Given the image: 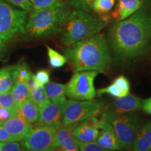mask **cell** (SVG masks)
<instances>
[{
    "label": "cell",
    "mask_w": 151,
    "mask_h": 151,
    "mask_svg": "<svg viewBox=\"0 0 151 151\" xmlns=\"http://www.w3.org/2000/svg\"><path fill=\"white\" fill-rule=\"evenodd\" d=\"M99 129L101 132H99L96 141L99 146L110 150H120L123 148L111 124L102 118H101Z\"/></svg>",
    "instance_id": "8fae6325"
},
{
    "label": "cell",
    "mask_w": 151,
    "mask_h": 151,
    "mask_svg": "<svg viewBox=\"0 0 151 151\" xmlns=\"http://www.w3.org/2000/svg\"><path fill=\"white\" fill-rule=\"evenodd\" d=\"M70 14V7L63 0L48 8L32 11L26 22L25 34L30 38L55 35L62 31Z\"/></svg>",
    "instance_id": "3957f363"
},
{
    "label": "cell",
    "mask_w": 151,
    "mask_h": 151,
    "mask_svg": "<svg viewBox=\"0 0 151 151\" xmlns=\"http://www.w3.org/2000/svg\"><path fill=\"white\" fill-rule=\"evenodd\" d=\"M34 78L39 86H44L50 82V73L46 69H40L34 74Z\"/></svg>",
    "instance_id": "f546056e"
},
{
    "label": "cell",
    "mask_w": 151,
    "mask_h": 151,
    "mask_svg": "<svg viewBox=\"0 0 151 151\" xmlns=\"http://www.w3.org/2000/svg\"><path fill=\"white\" fill-rule=\"evenodd\" d=\"M65 106L50 102L39 108V118L38 122L48 126L57 127L62 123Z\"/></svg>",
    "instance_id": "5bb4252c"
},
{
    "label": "cell",
    "mask_w": 151,
    "mask_h": 151,
    "mask_svg": "<svg viewBox=\"0 0 151 151\" xmlns=\"http://www.w3.org/2000/svg\"><path fill=\"white\" fill-rule=\"evenodd\" d=\"M102 109V103L93 100L69 99L63 111L62 123L76 124L91 117L97 116Z\"/></svg>",
    "instance_id": "9c48e42d"
},
{
    "label": "cell",
    "mask_w": 151,
    "mask_h": 151,
    "mask_svg": "<svg viewBox=\"0 0 151 151\" xmlns=\"http://www.w3.org/2000/svg\"><path fill=\"white\" fill-rule=\"evenodd\" d=\"M115 3L116 0H94L90 6L91 12L93 11L101 16H105L112 10Z\"/></svg>",
    "instance_id": "7402d4cb"
},
{
    "label": "cell",
    "mask_w": 151,
    "mask_h": 151,
    "mask_svg": "<svg viewBox=\"0 0 151 151\" xmlns=\"http://www.w3.org/2000/svg\"><path fill=\"white\" fill-rule=\"evenodd\" d=\"M76 124H60L56 127V141L60 151H80L78 143L73 136Z\"/></svg>",
    "instance_id": "4fadbf2b"
},
{
    "label": "cell",
    "mask_w": 151,
    "mask_h": 151,
    "mask_svg": "<svg viewBox=\"0 0 151 151\" xmlns=\"http://www.w3.org/2000/svg\"><path fill=\"white\" fill-rule=\"evenodd\" d=\"M16 81L27 83L28 79L31 76L32 73L30 71L29 67L26 62H21L16 65Z\"/></svg>",
    "instance_id": "d4e9b609"
},
{
    "label": "cell",
    "mask_w": 151,
    "mask_h": 151,
    "mask_svg": "<svg viewBox=\"0 0 151 151\" xmlns=\"http://www.w3.org/2000/svg\"><path fill=\"white\" fill-rule=\"evenodd\" d=\"M78 143L79 149L80 151H120V150H106L101 148V146H99L97 143L95 142H92V143Z\"/></svg>",
    "instance_id": "d6a6232c"
},
{
    "label": "cell",
    "mask_w": 151,
    "mask_h": 151,
    "mask_svg": "<svg viewBox=\"0 0 151 151\" xmlns=\"http://www.w3.org/2000/svg\"><path fill=\"white\" fill-rule=\"evenodd\" d=\"M151 39L150 17L139 9L129 18L116 22L109 32V43L113 53L122 60L142 55Z\"/></svg>",
    "instance_id": "6da1fadb"
},
{
    "label": "cell",
    "mask_w": 151,
    "mask_h": 151,
    "mask_svg": "<svg viewBox=\"0 0 151 151\" xmlns=\"http://www.w3.org/2000/svg\"><path fill=\"white\" fill-rule=\"evenodd\" d=\"M20 145L24 148L37 151H54L58 148L56 127L37 122L34 123Z\"/></svg>",
    "instance_id": "52a82bcc"
},
{
    "label": "cell",
    "mask_w": 151,
    "mask_h": 151,
    "mask_svg": "<svg viewBox=\"0 0 151 151\" xmlns=\"http://www.w3.org/2000/svg\"><path fill=\"white\" fill-rule=\"evenodd\" d=\"M32 124H30L18 111L8 120L1 123V126L12 136L15 141H20L27 135Z\"/></svg>",
    "instance_id": "7c38bea8"
},
{
    "label": "cell",
    "mask_w": 151,
    "mask_h": 151,
    "mask_svg": "<svg viewBox=\"0 0 151 151\" xmlns=\"http://www.w3.org/2000/svg\"><path fill=\"white\" fill-rule=\"evenodd\" d=\"M43 87L51 102L59 105H65L67 101L66 98V85L55 82H48Z\"/></svg>",
    "instance_id": "e0dca14e"
},
{
    "label": "cell",
    "mask_w": 151,
    "mask_h": 151,
    "mask_svg": "<svg viewBox=\"0 0 151 151\" xmlns=\"http://www.w3.org/2000/svg\"><path fill=\"white\" fill-rule=\"evenodd\" d=\"M109 20L91 12L82 10L73 11L62 29L61 41L70 46L78 41L93 37L106 27Z\"/></svg>",
    "instance_id": "277c9868"
},
{
    "label": "cell",
    "mask_w": 151,
    "mask_h": 151,
    "mask_svg": "<svg viewBox=\"0 0 151 151\" xmlns=\"http://www.w3.org/2000/svg\"><path fill=\"white\" fill-rule=\"evenodd\" d=\"M20 144L18 141L0 142V151H20Z\"/></svg>",
    "instance_id": "836d02e7"
},
{
    "label": "cell",
    "mask_w": 151,
    "mask_h": 151,
    "mask_svg": "<svg viewBox=\"0 0 151 151\" xmlns=\"http://www.w3.org/2000/svg\"><path fill=\"white\" fill-rule=\"evenodd\" d=\"M143 3V0H118L116 9L111 13V18L118 21L124 20L139 10Z\"/></svg>",
    "instance_id": "2e32d148"
},
{
    "label": "cell",
    "mask_w": 151,
    "mask_h": 151,
    "mask_svg": "<svg viewBox=\"0 0 151 151\" xmlns=\"http://www.w3.org/2000/svg\"><path fill=\"white\" fill-rule=\"evenodd\" d=\"M113 83H114L121 92L122 97L127 95L130 92V83L128 79L124 76H120L114 79Z\"/></svg>",
    "instance_id": "83f0119b"
},
{
    "label": "cell",
    "mask_w": 151,
    "mask_h": 151,
    "mask_svg": "<svg viewBox=\"0 0 151 151\" xmlns=\"http://www.w3.org/2000/svg\"><path fill=\"white\" fill-rule=\"evenodd\" d=\"M141 98L134 94H129L124 97L116 98L111 103L107 111L116 113H133L140 110L142 107Z\"/></svg>",
    "instance_id": "9a60e30c"
},
{
    "label": "cell",
    "mask_w": 151,
    "mask_h": 151,
    "mask_svg": "<svg viewBox=\"0 0 151 151\" xmlns=\"http://www.w3.org/2000/svg\"><path fill=\"white\" fill-rule=\"evenodd\" d=\"M54 151H60V150H59V148H57V149H55V150Z\"/></svg>",
    "instance_id": "f35d334b"
},
{
    "label": "cell",
    "mask_w": 151,
    "mask_h": 151,
    "mask_svg": "<svg viewBox=\"0 0 151 151\" xmlns=\"http://www.w3.org/2000/svg\"><path fill=\"white\" fill-rule=\"evenodd\" d=\"M20 151H37V150H31V149H27V148H21Z\"/></svg>",
    "instance_id": "74e56055"
},
{
    "label": "cell",
    "mask_w": 151,
    "mask_h": 151,
    "mask_svg": "<svg viewBox=\"0 0 151 151\" xmlns=\"http://www.w3.org/2000/svg\"><path fill=\"white\" fill-rule=\"evenodd\" d=\"M148 151H151V149H150V150H149Z\"/></svg>",
    "instance_id": "60d3db41"
},
{
    "label": "cell",
    "mask_w": 151,
    "mask_h": 151,
    "mask_svg": "<svg viewBox=\"0 0 151 151\" xmlns=\"http://www.w3.org/2000/svg\"><path fill=\"white\" fill-rule=\"evenodd\" d=\"M30 94L32 99L37 104L39 108H41L50 102L43 86H38L37 88L30 91Z\"/></svg>",
    "instance_id": "cb8c5ba5"
},
{
    "label": "cell",
    "mask_w": 151,
    "mask_h": 151,
    "mask_svg": "<svg viewBox=\"0 0 151 151\" xmlns=\"http://www.w3.org/2000/svg\"><path fill=\"white\" fill-rule=\"evenodd\" d=\"M64 53L75 72L78 71L104 72L111 63L108 43L104 36L101 34H97L67 46Z\"/></svg>",
    "instance_id": "7a4b0ae2"
},
{
    "label": "cell",
    "mask_w": 151,
    "mask_h": 151,
    "mask_svg": "<svg viewBox=\"0 0 151 151\" xmlns=\"http://www.w3.org/2000/svg\"><path fill=\"white\" fill-rule=\"evenodd\" d=\"M101 118L91 117L76 124L73 127L72 134L77 142H95L99 136Z\"/></svg>",
    "instance_id": "30bf717a"
},
{
    "label": "cell",
    "mask_w": 151,
    "mask_h": 151,
    "mask_svg": "<svg viewBox=\"0 0 151 151\" xmlns=\"http://www.w3.org/2000/svg\"><path fill=\"white\" fill-rule=\"evenodd\" d=\"M17 111L18 110H16V109L0 107V123H2L8 120L9 118L16 114Z\"/></svg>",
    "instance_id": "e575fe53"
},
{
    "label": "cell",
    "mask_w": 151,
    "mask_h": 151,
    "mask_svg": "<svg viewBox=\"0 0 151 151\" xmlns=\"http://www.w3.org/2000/svg\"><path fill=\"white\" fill-rule=\"evenodd\" d=\"M149 17H150V22H151V14H150V16H149Z\"/></svg>",
    "instance_id": "ab89813d"
},
{
    "label": "cell",
    "mask_w": 151,
    "mask_h": 151,
    "mask_svg": "<svg viewBox=\"0 0 151 151\" xmlns=\"http://www.w3.org/2000/svg\"><path fill=\"white\" fill-rule=\"evenodd\" d=\"M47 52H48L49 65L53 69H59L63 67L67 62V58L60 52L56 51L50 46H46Z\"/></svg>",
    "instance_id": "603a6c76"
},
{
    "label": "cell",
    "mask_w": 151,
    "mask_h": 151,
    "mask_svg": "<svg viewBox=\"0 0 151 151\" xmlns=\"http://www.w3.org/2000/svg\"><path fill=\"white\" fill-rule=\"evenodd\" d=\"M132 148L134 151H148L151 149V125L150 123L146 124L139 129Z\"/></svg>",
    "instance_id": "ac0fdd59"
},
{
    "label": "cell",
    "mask_w": 151,
    "mask_h": 151,
    "mask_svg": "<svg viewBox=\"0 0 151 151\" xmlns=\"http://www.w3.org/2000/svg\"><path fill=\"white\" fill-rule=\"evenodd\" d=\"M10 4L18 7L19 9L27 11V13L32 11V4L31 0H4Z\"/></svg>",
    "instance_id": "1f68e13d"
},
{
    "label": "cell",
    "mask_w": 151,
    "mask_h": 151,
    "mask_svg": "<svg viewBox=\"0 0 151 151\" xmlns=\"http://www.w3.org/2000/svg\"><path fill=\"white\" fill-rule=\"evenodd\" d=\"M0 125H1V123H0Z\"/></svg>",
    "instance_id": "7bdbcfd3"
},
{
    "label": "cell",
    "mask_w": 151,
    "mask_h": 151,
    "mask_svg": "<svg viewBox=\"0 0 151 151\" xmlns=\"http://www.w3.org/2000/svg\"><path fill=\"white\" fill-rule=\"evenodd\" d=\"M18 112L30 124L38 122L39 118V108L37 104L29 98L19 106Z\"/></svg>",
    "instance_id": "ffe728a7"
},
{
    "label": "cell",
    "mask_w": 151,
    "mask_h": 151,
    "mask_svg": "<svg viewBox=\"0 0 151 151\" xmlns=\"http://www.w3.org/2000/svg\"><path fill=\"white\" fill-rule=\"evenodd\" d=\"M61 0H31L32 11L40 10L52 6Z\"/></svg>",
    "instance_id": "4dcf8cb0"
},
{
    "label": "cell",
    "mask_w": 151,
    "mask_h": 151,
    "mask_svg": "<svg viewBox=\"0 0 151 151\" xmlns=\"http://www.w3.org/2000/svg\"><path fill=\"white\" fill-rule=\"evenodd\" d=\"M9 141H15L12 136L7 132L2 126L0 125V142H9Z\"/></svg>",
    "instance_id": "d590c367"
},
{
    "label": "cell",
    "mask_w": 151,
    "mask_h": 151,
    "mask_svg": "<svg viewBox=\"0 0 151 151\" xmlns=\"http://www.w3.org/2000/svg\"><path fill=\"white\" fill-rule=\"evenodd\" d=\"M11 92L14 96L15 101L18 106H20L26 100L31 98L30 90L27 83L15 81Z\"/></svg>",
    "instance_id": "44dd1931"
},
{
    "label": "cell",
    "mask_w": 151,
    "mask_h": 151,
    "mask_svg": "<svg viewBox=\"0 0 151 151\" xmlns=\"http://www.w3.org/2000/svg\"><path fill=\"white\" fill-rule=\"evenodd\" d=\"M94 0H65V1L69 6H72L78 10H82L87 11V12H91L92 3Z\"/></svg>",
    "instance_id": "4316f807"
},
{
    "label": "cell",
    "mask_w": 151,
    "mask_h": 151,
    "mask_svg": "<svg viewBox=\"0 0 151 151\" xmlns=\"http://www.w3.org/2000/svg\"><path fill=\"white\" fill-rule=\"evenodd\" d=\"M27 11L0 0V56L8 43L18 34H25Z\"/></svg>",
    "instance_id": "5b68a950"
},
{
    "label": "cell",
    "mask_w": 151,
    "mask_h": 151,
    "mask_svg": "<svg viewBox=\"0 0 151 151\" xmlns=\"http://www.w3.org/2000/svg\"><path fill=\"white\" fill-rule=\"evenodd\" d=\"M0 107L18 110L19 106L16 104L11 91L0 93Z\"/></svg>",
    "instance_id": "484cf974"
},
{
    "label": "cell",
    "mask_w": 151,
    "mask_h": 151,
    "mask_svg": "<svg viewBox=\"0 0 151 151\" xmlns=\"http://www.w3.org/2000/svg\"><path fill=\"white\" fill-rule=\"evenodd\" d=\"M141 109L145 113L151 116V97L148 98L146 99H143Z\"/></svg>",
    "instance_id": "8d00e7d4"
},
{
    "label": "cell",
    "mask_w": 151,
    "mask_h": 151,
    "mask_svg": "<svg viewBox=\"0 0 151 151\" xmlns=\"http://www.w3.org/2000/svg\"><path fill=\"white\" fill-rule=\"evenodd\" d=\"M101 118L111 124L123 148L133 146L136 136L141 128L139 117L134 113H116L106 111Z\"/></svg>",
    "instance_id": "8992f818"
},
{
    "label": "cell",
    "mask_w": 151,
    "mask_h": 151,
    "mask_svg": "<svg viewBox=\"0 0 151 151\" xmlns=\"http://www.w3.org/2000/svg\"><path fill=\"white\" fill-rule=\"evenodd\" d=\"M97 93L98 94V95L99 96L102 95V94H109V95H111V97L116 98L122 97L120 90H119V88L114 83L109 85V86L106 87V88L99 89L97 91Z\"/></svg>",
    "instance_id": "f1b7e54d"
},
{
    "label": "cell",
    "mask_w": 151,
    "mask_h": 151,
    "mask_svg": "<svg viewBox=\"0 0 151 151\" xmlns=\"http://www.w3.org/2000/svg\"><path fill=\"white\" fill-rule=\"evenodd\" d=\"M16 65L6 66L0 69V93L11 91L16 79Z\"/></svg>",
    "instance_id": "d6986e66"
},
{
    "label": "cell",
    "mask_w": 151,
    "mask_h": 151,
    "mask_svg": "<svg viewBox=\"0 0 151 151\" xmlns=\"http://www.w3.org/2000/svg\"><path fill=\"white\" fill-rule=\"evenodd\" d=\"M150 125H151V122H150Z\"/></svg>",
    "instance_id": "b9f144b4"
},
{
    "label": "cell",
    "mask_w": 151,
    "mask_h": 151,
    "mask_svg": "<svg viewBox=\"0 0 151 151\" xmlns=\"http://www.w3.org/2000/svg\"><path fill=\"white\" fill-rule=\"evenodd\" d=\"M97 71H76L66 85V96L71 99L93 100L96 96L94 79Z\"/></svg>",
    "instance_id": "ba28073f"
}]
</instances>
